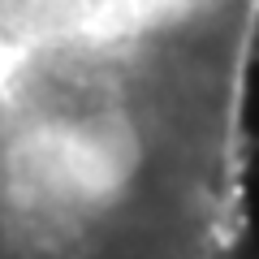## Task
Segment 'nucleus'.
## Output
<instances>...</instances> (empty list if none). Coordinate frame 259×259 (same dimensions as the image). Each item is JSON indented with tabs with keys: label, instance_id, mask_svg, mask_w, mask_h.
Wrapping results in <instances>:
<instances>
[{
	"label": "nucleus",
	"instance_id": "obj_1",
	"mask_svg": "<svg viewBox=\"0 0 259 259\" xmlns=\"http://www.w3.org/2000/svg\"><path fill=\"white\" fill-rule=\"evenodd\" d=\"M229 5H259V0H0V30L74 35V30H112L203 9H229Z\"/></svg>",
	"mask_w": 259,
	"mask_h": 259
}]
</instances>
